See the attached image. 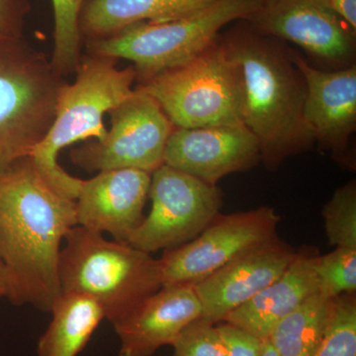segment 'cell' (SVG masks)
<instances>
[{"instance_id": "obj_19", "label": "cell", "mask_w": 356, "mask_h": 356, "mask_svg": "<svg viewBox=\"0 0 356 356\" xmlns=\"http://www.w3.org/2000/svg\"><path fill=\"white\" fill-rule=\"evenodd\" d=\"M50 312V324L37 346L38 356L79 355L105 318L95 299L79 293H62Z\"/></svg>"}, {"instance_id": "obj_21", "label": "cell", "mask_w": 356, "mask_h": 356, "mask_svg": "<svg viewBox=\"0 0 356 356\" xmlns=\"http://www.w3.org/2000/svg\"><path fill=\"white\" fill-rule=\"evenodd\" d=\"M86 0H51L55 20L51 63L60 76L76 72L81 64V14Z\"/></svg>"}, {"instance_id": "obj_14", "label": "cell", "mask_w": 356, "mask_h": 356, "mask_svg": "<svg viewBox=\"0 0 356 356\" xmlns=\"http://www.w3.org/2000/svg\"><path fill=\"white\" fill-rule=\"evenodd\" d=\"M296 250L276 236L229 261L194 287L202 318L221 324L284 273Z\"/></svg>"}, {"instance_id": "obj_24", "label": "cell", "mask_w": 356, "mask_h": 356, "mask_svg": "<svg viewBox=\"0 0 356 356\" xmlns=\"http://www.w3.org/2000/svg\"><path fill=\"white\" fill-rule=\"evenodd\" d=\"M318 292L329 298L356 291V248H336L316 259Z\"/></svg>"}, {"instance_id": "obj_9", "label": "cell", "mask_w": 356, "mask_h": 356, "mask_svg": "<svg viewBox=\"0 0 356 356\" xmlns=\"http://www.w3.org/2000/svg\"><path fill=\"white\" fill-rule=\"evenodd\" d=\"M108 113L111 127L106 136L74 149L72 163L88 172L132 168L151 175L163 165L175 127L154 98L135 88Z\"/></svg>"}, {"instance_id": "obj_29", "label": "cell", "mask_w": 356, "mask_h": 356, "mask_svg": "<svg viewBox=\"0 0 356 356\" xmlns=\"http://www.w3.org/2000/svg\"><path fill=\"white\" fill-rule=\"evenodd\" d=\"M13 291V283H11L10 274L8 269L0 257V298H8Z\"/></svg>"}, {"instance_id": "obj_20", "label": "cell", "mask_w": 356, "mask_h": 356, "mask_svg": "<svg viewBox=\"0 0 356 356\" xmlns=\"http://www.w3.org/2000/svg\"><path fill=\"white\" fill-rule=\"evenodd\" d=\"M334 300L316 293L283 318L267 339L278 355L313 356L329 327Z\"/></svg>"}, {"instance_id": "obj_28", "label": "cell", "mask_w": 356, "mask_h": 356, "mask_svg": "<svg viewBox=\"0 0 356 356\" xmlns=\"http://www.w3.org/2000/svg\"><path fill=\"white\" fill-rule=\"evenodd\" d=\"M332 8L353 29H356V0H327Z\"/></svg>"}, {"instance_id": "obj_4", "label": "cell", "mask_w": 356, "mask_h": 356, "mask_svg": "<svg viewBox=\"0 0 356 356\" xmlns=\"http://www.w3.org/2000/svg\"><path fill=\"white\" fill-rule=\"evenodd\" d=\"M58 276L62 293L95 299L112 325L163 287L159 259L81 226L65 236Z\"/></svg>"}, {"instance_id": "obj_12", "label": "cell", "mask_w": 356, "mask_h": 356, "mask_svg": "<svg viewBox=\"0 0 356 356\" xmlns=\"http://www.w3.org/2000/svg\"><path fill=\"white\" fill-rule=\"evenodd\" d=\"M306 86L303 119L314 143L344 168H355L348 145L356 130V67L317 69L290 51Z\"/></svg>"}, {"instance_id": "obj_7", "label": "cell", "mask_w": 356, "mask_h": 356, "mask_svg": "<svg viewBox=\"0 0 356 356\" xmlns=\"http://www.w3.org/2000/svg\"><path fill=\"white\" fill-rule=\"evenodd\" d=\"M136 89L154 98L177 128L243 123L240 70L219 40L198 57L144 79Z\"/></svg>"}, {"instance_id": "obj_30", "label": "cell", "mask_w": 356, "mask_h": 356, "mask_svg": "<svg viewBox=\"0 0 356 356\" xmlns=\"http://www.w3.org/2000/svg\"><path fill=\"white\" fill-rule=\"evenodd\" d=\"M261 356H280L276 350H274L273 344L269 343L268 339L264 341L262 343Z\"/></svg>"}, {"instance_id": "obj_3", "label": "cell", "mask_w": 356, "mask_h": 356, "mask_svg": "<svg viewBox=\"0 0 356 356\" xmlns=\"http://www.w3.org/2000/svg\"><path fill=\"white\" fill-rule=\"evenodd\" d=\"M116 62L98 55L81 62L74 83H64L60 88L48 133L29 156L44 181L70 200L76 201L83 179L65 172L58 165V154L79 140H102L107 134L103 123L105 114L135 90V69H119Z\"/></svg>"}, {"instance_id": "obj_13", "label": "cell", "mask_w": 356, "mask_h": 356, "mask_svg": "<svg viewBox=\"0 0 356 356\" xmlns=\"http://www.w3.org/2000/svg\"><path fill=\"white\" fill-rule=\"evenodd\" d=\"M261 161L259 140L245 124L173 129L163 165L217 185L232 173L248 172Z\"/></svg>"}, {"instance_id": "obj_8", "label": "cell", "mask_w": 356, "mask_h": 356, "mask_svg": "<svg viewBox=\"0 0 356 356\" xmlns=\"http://www.w3.org/2000/svg\"><path fill=\"white\" fill-rule=\"evenodd\" d=\"M152 208L128 245L147 252L170 250L191 242L220 214L222 192L165 165L152 173Z\"/></svg>"}, {"instance_id": "obj_18", "label": "cell", "mask_w": 356, "mask_h": 356, "mask_svg": "<svg viewBox=\"0 0 356 356\" xmlns=\"http://www.w3.org/2000/svg\"><path fill=\"white\" fill-rule=\"evenodd\" d=\"M216 0H90L81 14V31L103 38L136 23L181 19Z\"/></svg>"}, {"instance_id": "obj_16", "label": "cell", "mask_w": 356, "mask_h": 356, "mask_svg": "<svg viewBox=\"0 0 356 356\" xmlns=\"http://www.w3.org/2000/svg\"><path fill=\"white\" fill-rule=\"evenodd\" d=\"M202 317V307L193 286H163L143 300L113 325L120 341V356H152L175 339L193 321Z\"/></svg>"}, {"instance_id": "obj_26", "label": "cell", "mask_w": 356, "mask_h": 356, "mask_svg": "<svg viewBox=\"0 0 356 356\" xmlns=\"http://www.w3.org/2000/svg\"><path fill=\"white\" fill-rule=\"evenodd\" d=\"M218 327L226 344L228 356H261L264 341L228 323L222 322Z\"/></svg>"}, {"instance_id": "obj_5", "label": "cell", "mask_w": 356, "mask_h": 356, "mask_svg": "<svg viewBox=\"0 0 356 356\" xmlns=\"http://www.w3.org/2000/svg\"><path fill=\"white\" fill-rule=\"evenodd\" d=\"M64 83L22 37L0 38V168L29 156L44 139Z\"/></svg>"}, {"instance_id": "obj_2", "label": "cell", "mask_w": 356, "mask_h": 356, "mask_svg": "<svg viewBox=\"0 0 356 356\" xmlns=\"http://www.w3.org/2000/svg\"><path fill=\"white\" fill-rule=\"evenodd\" d=\"M221 41L240 70L243 123L259 140L261 163L273 172L315 144L303 119L305 81L290 50L270 37L238 31Z\"/></svg>"}, {"instance_id": "obj_17", "label": "cell", "mask_w": 356, "mask_h": 356, "mask_svg": "<svg viewBox=\"0 0 356 356\" xmlns=\"http://www.w3.org/2000/svg\"><path fill=\"white\" fill-rule=\"evenodd\" d=\"M318 254L317 248L307 245L300 248L277 280L229 313L224 322L266 341L283 318L318 293L315 270Z\"/></svg>"}, {"instance_id": "obj_15", "label": "cell", "mask_w": 356, "mask_h": 356, "mask_svg": "<svg viewBox=\"0 0 356 356\" xmlns=\"http://www.w3.org/2000/svg\"><path fill=\"white\" fill-rule=\"evenodd\" d=\"M151 173L132 168L104 170L83 180L76 203V226L127 243L144 221Z\"/></svg>"}, {"instance_id": "obj_1", "label": "cell", "mask_w": 356, "mask_h": 356, "mask_svg": "<svg viewBox=\"0 0 356 356\" xmlns=\"http://www.w3.org/2000/svg\"><path fill=\"white\" fill-rule=\"evenodd\" d=\"M76 226L74 201L54 191L29 156L0 168V257L13 304L51 311L62 294L60 250Z\"/></svg>"}, {"instance_id": "obj_6", "label": "cell", "mask_w": 356, "mask_h": 356, "mask_svg": "<svg viewBox=\"0 0 356 356\" xmlns=\"http://www.w3.org/2000/svg\"><path fill=\"white\" fill-rule=\"evenodd\" d=\"M259 0H216L198 13L165 23L140 22L95 39L93 55L130 60L142 81L186 64L216 43L233 21L254 13Z\"/></svg>"}, {"instance_id": "obj_11", "label": "cell", "mask_w": 356, "mask_h": 356, "mask_svg": "<svg viewBox=\"0 0 356 356\" xmlns=\"http://www.w3.org/2000/svg\"><path fill=\"white\" fill-rule=\"evenodd\" d=\"M248 20L259 34L291 42L334 70L355 65V30L327 0H259Z\"/></svg>"}, {"instance_id": "obj_23", "label": "cell", "mask_w": 356, "mask_h": 356, "mask_svg": "<svg viewBox=\"0 0 356 356\" xmlns=\"http://www.w3.org/2000/svg\"><path fill=\"white\" fill-rule=\"evenodd\" d=\"M313 356H356L355 293L334 298L329 327Z\"/></svg>"}, {"instance_id": "obj_10", "label": "cell", "mask_w": 356, "mask_h": 356, "mask_svg": "<svg viewBox=\"0 0 356 356\" xmlns=\"http://www.w3.org/2000/svg\"><path fill=\"white\" fill-rule=\"evenodd\" d=\"M280 215L273 207L219 215L200 235L165 250L159 259L163 286H195L248 250L277 236Z\"/></svg>"}, {"instance_id": "obj_27", "label": "cell", "mask_w": 356, "mask_h": 356, "mask_svg": "<svg viewBox=\"0 0 356 356\" xmlns=\"http://www.w3.org/2000/svg\"><path fill=\"white\" fill-rule=\"evenodd\" d=\"M29 0H0V38H20Z\"/></svg>"}, {"instance_id": "obj_25", "label": "cell", "mask_w": 356, "mask_h": 356, "mask_svg": "<svg viewBox=\"0 0 356 356\" xmlns=\"http://www.w3.org/2000/svg\"><path fill=\"white\" fill-rule=\"evenodd\" d=\"M172 346L175 356H228L218 324L202 317L187 325Z\"/></svg>"}, {"instance_id": "obj_22", "label": "cell", "mask_w": 356, "mask_h": 356, "mask_svg": "<svg viewBox=\"0 0 356 356\" xmlns=\"http://www.w3.org/2000/svg\"><path fill=\"white\" fill-rule=\"evenodd\" d=\"M325 234L334 248H356V184L337 188L322 211Z\"/></svg>"}]
</instances>
